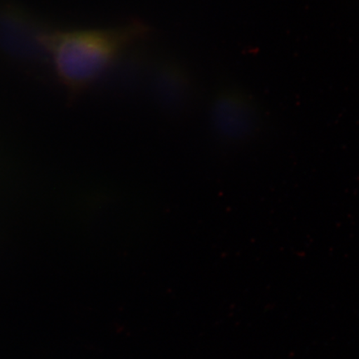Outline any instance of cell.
<instances>
[{"mask_svg": "<svg viewBox=\"0 0 359 359\" xmlns=\"http://www.w3.org/2000/svg\"><path fill=\"white\" fill-rule=\"evenodd\" d=\"M151 33L144 22L133 20L102 29L48 30L49 62L70 100L79 97L128 48Z\"/></svg>", "mask_w": 359, "mask_h": 359, "instance_id": "6da1fadb", "label": "cell"}, {"mask_svg": "<svg viewBox=\"0 0 359 359\" xmlns=\"http://www.w3.org/2000/svg\"><path fill=\"white\" fill-rule=\"evenodd\" d=\"M155 89L161 103L177 107L185 102L189 93V79L181 67L169 62L161 65L156 72Z\"/></svg>", "mask_w": 359, "mask_h": 359, "instance_id": "3957f363", "label": "cell"}, {"mask_svg": "<svg viewBox=\"0 0 359 359\" xmlns=\"http://www.w3.org/2000/svg\"><path fill=\"white\" fill-rule=\"evenodd\" d=\"M49 29L24 7L11 4L0 6V51L18 64L39 67L49 62Z\"/></svg>", "mask_w": 359, "mask_h": 359, "instance_id": "7a4b0ae2", "label": "cell"}]
</instances>
